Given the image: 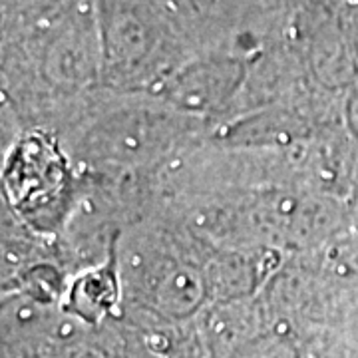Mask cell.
<instances>
[{
  "label": "cell",
  "mask_w": 358,
  "mask_h": 358,
  "mask_svg": "<svg viewBox=\"0 0 358 358\" xmlns=\"http://www.w3.org/2000/svg\"><path fill=\"white\" fill-rule=\"evenodd\" d=\"M64 183V166L54 143L42 136L28 138L6 167V193L22 213H36L58 199Z\"/></svg>",
  "instance_id": "1"
},
{
  "label": "cell",
  "mask_w": 358,
  "mask_h": 358,
  "mask_svg": "<svg viewBox=\"0 0 358 358\" xmlns=\"http://www.w3.org/2000/svg\"><path fill=\"white\" fill-rule=\"evenodd\" d=\"M120 289L115 279L114 263L110 261L108 267H100L84 273L78 277L70 294H68V313L76 315L78 319L96 324L112 313L117 303Z\"/></svg>",
  "instance_id": "2"
}]
</instances>
